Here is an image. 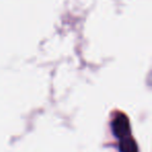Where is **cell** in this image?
<instances>
[{"instance_id":"7a4b0ae2","label":"cell","mask_w":152,"mask_h":152,"mask_svg":"<svg viewBox=\"0 0 152 152\" xmlns=\"http://www.w3.org/2000/svg\"><path fill=\"white\" fill-rule=\"evenodd\" d=\"M120 151L121 152H137V146L134 140L128 135L120 140Z\"/></svg>"},{"instance_id":"6da1fadb","label":"cell","mask_w":152,"mask_h":152,"mask_svg":"<svg viewBox=\"0 0 152 152\" xmlns=\"http://www.w3.org/2000/svg\"><path fill=\"white\" fill-rule=\"evenodd\" d=\"M113 131L114 134L119 140L130 135V126H129L128 118L124 114L120 113L116 116L113 121Z\"/></svg>"}]
</instances>
